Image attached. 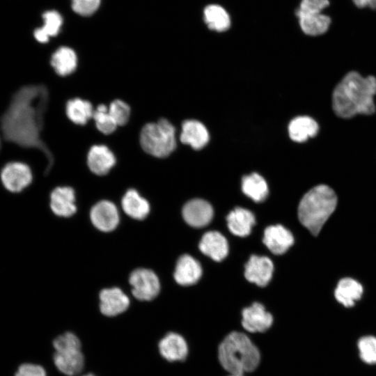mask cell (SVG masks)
Instances as JSON below:
<instances>
[{"instance_id":"10","label":"cell","mask_w":376,"mask_h":376,"mask_svg":"<svg viewBox=\"0 0 376 376\" xmlns=\"http://www.w3.org/2000/svg\"><path fill=\"white\" fill-rule=\"evenodd\" d=\"M86 162L92 173L97 175H104L115 166L116 158L107 146L94 144L87 152Z\"/></svg>"},{"instance_id":"33","label":"cell","mask_w":376,"mask_h":376,"mask_svg":"<svg viewBox=\"0 0 376 376\" xmlns=\"http://www.w3.org/2000/svg\"><path fill=\"white\" fill-rule=\"evenodd\" d=\"M361 359L366 363H376V338L367 336L361 338L358 342Z\"/></svg>"},{"instance_id":"9","label":"cell","mask_w":376,"mask_h":376,"mask_svg":"<svg viewBox=\"0 0 376 376\" xmlns=\"http://www.w3.org/2000/svg\"><path fill=\"white\" fill-rule=\"evenodd\" d=\"M130 283L132 294L141 301H150L158 295L160 289L159 279L151 270L140 268L132 272Z\"/></svg>"},{"instance_id":"22","label":"cell","mask_w":376,"mask_h":376,"mask_svg":"<svg viewBox=\"0 0 376 376\" xmlns=\"http://www.w3.org/2000/svg\"><path fill=\"white\" fill-rule=\"evenodd\" d=\"M201 252L215 261L224 259L228 253L226 238L219 232L210 231L204 234L199 243Z\"/></svg>"},{"instance_id":"6","label":"cell","mask_w":376,"mask_h":376,"mask_svg":"<svg viewBox=\"0 0 376 376\" xmlns=\"http://www.w3.org/2000/svg\"><path fill=\"white\" fill-rule=\"evenodd\" d=\"M55 349L54 362L62 373L72 376L79 373L84 365L81 342L72 332H65L53 342Z\"/></svg>"},{"instance_id":"31","label":"cell","mask_w":376,"mask_h":376,"mask_svg":"<svg viewBox=\"0 0 376 376\" xmlns=\"http://www.w3.org/2000/svg\"><path fill=\"white\" fill-rule=\"evenodd\" d=\"M92 118L97 131L104 135L113 134L118 127L105 104H99L96 107Z\"/></svg>"},{"instance_id":"1","label":"cell","mask_w":376,"mask_h":376,"mask_svg":"<svg viewBox=\"0 0 376 376\" xmlns=\"http://www.w3.org/2000/svg\"><path fill=\"white\" fill-rule=\"evenodd\" d=\"M48 98L47 88L44 85L23 86L14 93L0 118L4 139L22 148L42 152L48 161L47 173L53 163V156L42 140L41 133Z\"/></svg>"},{"instance_id":"15","label":"cell","mask_w":376,"mask_h":376,"mask_svg":"<svg viewBox=\"0 0 376 376\" xmlns=\"http://www.w3.org/2000/svg\"><path fill=\"white\" fill-rule=\"evenodd\" d=\"M100 311L109 317L123 313L130 305L128 297L118 288L102 290L100 294Z\"/></svg>"},{"instance_id":"4","label":"cell","mask_w":376,"mask_h":376,"mask_svg":"<svg viewBox=\"0 0 376 376\" xmlns=\"http://www.w3.org/2000/svg\"><path fill=\"white\" fill-rule=\"evenodd\" d=\"M219 359L223 368L231 375H242L257 368L260 352L246 335L233 331L221 343Z\"/></svg>"},{"instance_id":"2","label":"cell","mask_w":376,"mask_h":376,"mask_svg":"<svg viewBox=\"0 0 376 376\" xmlns=\"http://www.w3.org/2000/svg\"><path fill=\"white\" fill-rule=\"evenodd\" d=\"M375 95L376 78L374 76L363 77L357 72H350L333 91V110L343 118L357 114H373L375 111Z\"/></svg>"},{"instance_id":"25","label":"cell","mask_w":376,"mask_h":376,"mask_svg":"<svg viewBox=\"0 0 376 376\" xmlns=\"http://www.w3.org/2000/svg\"><path fill=\"white\" fill-rule=\"evenodd\" d=\"M363 290L361 284L352 278L339 281L334 291L336 299L345 307L353 306L360 299Z\"/></svg>"},{"instance_id":"30","label":"cell","mask_w":376,"mask_h":376,"mask_svg":"<svg viewBox=\"0 0 376 376\" xmlns=\"http://www.w3.org/2000/svg\"><path fill=\"white\" fill-rule=\"evenodd\" d=\"M204 21L210 29L218 32L227 31L230 26L228 13L219 5L212 4L205 7Z\"/></svg>"},{"instance_id":"12","label":"cell","mask_w":376,"mask_h":376,"mask_svg":"<svg viewBox=\"0 0 376 376\" xmlns=\"http://www.w3.org/2000/svg\"><path fill=\"white\" fill-rule=\"evenodd\" d=\"M272 315L260 303H253L242 311V324L249 332H264L272 326Z\"/></svg>"},{"instance_id":"11","label":"cell","mask_w":376,"mask_h":376,"mask_svg":"<svg viewBox=\"0 0 376 376\" xmlns=\"http://www.w3.org/2000/svg\"><path fill=\"white\" fill-rule=\"evenodd\" d=\"M90 217L93 224L104 232L114 230L119 222L117 207L109 201H102L96 203L91 210Z\"/></svg>"},{"instance_id":"20","label":"cell","mask_w":376,"mask_h":376,"mask_svg":"<svg viewBox=\"0 0 376 376\" xmlns=\"http://www.w3.org/2000/svg\"><path fill=\"white\" fill-rule=\"evenodd\" d=\"M202 275L200 263L189 255H183L178 260L174 279L182 285H190L196 283Z\"/></svg>"},{"instance_id":"24","label":"cell","mask_w":376,"mask_h":376,"mask_svg":"<svg viewBox=\"0 0 376 376\" xmlns=\"http://www.w3.org/2000/svg\"><path fill=\"white\" fill-rule=\"evenodd\" d=\"M226 219L230 231L240 237L249 235L255 224L254 214L242 207H236L231 211Z\"/></svg>"},{"instance_id":"29","label":"cell","mask_w":376,"mask_h":376,"mask_svg":"<svg viewBox=\"0 0 376 376\" xmlns=\"http://www.w3.org/2000/svg\"><path fill=\"white\" fill-rule=\"evenodd\" d=\"M242 189L244 194L256 203L263 201L269 193L265 180L256 173L243 177Z\"/></svg>"},{"instance_id":"18","label":"cell","mask_w":376,"mask_h":376,"mask_svg":"<svg viewBox=\"0 0 376 376\" xmlns=\"http://www.w3.org/2000/svg\"><path fill=\"white\" fill-rule=\"evenodd\" d=\"M210 135L205 126L196 120H186L182 124L180 141L194 150H200L208 143Z\"/></svg>"},{"instance_id":"7","label":"cell","mask_w":376,"mask_h":376,"mask_svg":"<svg viewBox=\"0 0 376 376\" xmlns=\"http://www.w3.org/2000/svg\"><path fill=\"white\" fill-rule=\"evenodd\" d=\"M329 6V0H301L296 15L304 33L315 36L328 30L331 19L322 11Z\"/></svg>"},{"instance_id":"3","label":"cell","mask_w":376,"mask_h":376,"mask_svg":"<svg viewBox=\"0 0 376 376\" xmlns=\"http://www.w3.org/2000/svg\"><path fill=\"white\" fill-rule=\"evenodd\" d=\"M337 196L326 185H319L305 194L298 207L301 224L316 236L336 209Z\"/></svg>"},{"instance_id":"8","label":"cell","mask_w":376,"mask_h":376,"mask_svg":"<svg viewBox=\"0 0 376 376\" xmlns=\"http://www.w3.org/2000/svg\"><path fill=\"white\" fill-rule=\"evenodd\" d=\"M0 179L8 191L19 193L31 183L33 175L27 164L20 162H11L1 169Z\"/></svg>"},{"instance_id":"23","label":"cell","mask_w":376,"mask_h":376,"mask_svg":"<svg viewBox=\"0 0 376 376\" xmlns=\"http://www.w3.org/2000/svg\"><path fill=\"white\" fill-rule=\"evenodd\" d=\"M65 112L67 118L77 125H85L93 118L94 108L87 100L74 97L66 102Z\"/></svg>"},{"instance_id":"16","label":"cell","mask_w":376,"mask_h":376,"mask_svg":"<svg viewBox=\"0 0 376 376\" xmlns=\"http://www.w3.org/2000/svg\"><path fill=\"white\" fill-rule=\"evenodd\" d=\"M263 241L274 254L281 255L293 244L294 237L290 231L283 226L274 225L265 230Z\"/></svg>"},{"instance_id":"35","label":"cell","mask_w":376,"mask_h":376,"mask_svg":"<svg viewBox=\"0 0 376 376\" xmlns=\"http://www.w3.org/2000/svg\"><path fill=\"white\" fill-rule=\"evenodd\" d=\"M15 376H47V374L45 370L41 366L25 363L18 367Z\"/></svg>"},{"instance_id":"19","label":"cell","mask_w":376,"mask_h":376,"mask_svg":"<svg viewBox=\"0 0 376 376\" xmlns=\"http://www.w3.org/2000/svg\"><path fill=\"white\" fill-rule=\"evenodd\" d=\"M49 63L56 74L64 77L75 72L78 66V57L73 49L62 46L54 52Z\"/></svg>"},{"instance_id":"5","label":"cell","mask_w":376,"mask_h":376,"mask_svg":"<svg viewBox=\"0 0 376 376\" xmlns=\"http://www.w3.org/2000/svg\"><path fill=\"white\" fill-rule=\"evenodd\" d=\"M139 143L148 155L157 158L166 157L176 148L175 128L164 118L147 123L140 130Z\"/></svg>"},{"instance_id":"39","label":"cell","mask_w":376,"mask_h":376,"mask_svg":"<svg viewBox=\"0 0 376 376\" xmlns=\"http://www.w3.org/2000/svg\"><path fill=\"white\" fill-rule=\"evenodd\" d=\"M0 148H1V139H0Z\"/></svg>"},{"instance_id":"28","label":"cell","mask_w":376,"mask_h":376,"mask_svg":"<svg viewBox=\"0 0 376 376\" xmlns=\"http://www.w3.org/2000/svg\"><path fill=\"white\" fill-rule=\"evenodd\" d=\"M43 26L33 32L35 39L40 43H46L51 37L58 34L63 24V17L56 10H48L42 14Z\"/></svg>"},{"instance_id":"21","label":"cell","mask_w":376,"mask_h":376,"mask_svg":"<svg viewBox=\"0 0 376 376\" xmlns=\"http://www.w3.org/2000/svg\"><path fill=\"white\" fill-rule=\"evenodd\" d=\"M159 350L161 355L169 361H182L188 353L185 340L173 332L169 333L159 341Z\"/></svg>"},{"instance_id":"38","label":"cell","mask_w":376,"mask_h":376,"mask_svg":"<svg viewBox=\"0 0 376 376\" xmlns=\"http://www.w3.org/2000/svg\"><path fill=\"white\" fill-rule=\"evenodd\" d=\"M230 376H242V375H231Z\"/></svg>"},{"instance_id":"26","label":"cell","mask_w":376,"mask_h":376,"mask_svg":"<svg viewBox=\"0 0 376 376\" xmlns=\"http://www.w3.org/2000/svg\"><path fill=\"white\" fill-rule=\"evenodd\" d=\"M319 130L318 123L307 116H300L293 118L288 125L290 138L296 142H304L308 138L315 136Z\"/></svg>"},{"instance_id":"17","label":"cell","mask_w":376,"mask_h":376,"mask_svg":"<svg viewBox=\"0 0 376 376\" xmlns=\"http://www.w3.org/2000/svg\"><path fill=\"white\" fill-rule=\"evenodd\" d=\"M50 207L59 216L68 217L77 210L75 191L70 187H58L50 194Z\"/></svg>"},{"instance_id":"14","label":"cell","mask_w":376,"mask_h":376,"mask_svg":"<svg viewBox=\"0 0 376 376\" xmlns=\"http://www.w3.org/2000/svg\"><path fill=\"white\" fill-rule=\"evenodd\" d=\"M185 221L191 226L201 228L207 225L213 217L211 205L203 199H193L187 202L182 209Z\"/></svg>"},{"instance_id":"37","label":"cell","mask_w":376,"mask_h":376,"mask_svg":"<svg viewBox=\"0 0 376 376\" xmlns=\"http://www.w3.org/2000/svg\"><path fill=\"white\" fill-rule=\"evenodd\" d=\"M83 376H95L93 374H87V375H83Z\"/></svg>"},{"instance_id":"36","label":"cell","mask_w":376,"mask_h":376,"mask_svg":"<svg viewBox=\"0 0 376 376\" xmlns=\"http://www.w3.org/2000/svg\"><path fill=\"white\" fill-rule=\"evenodd\" d=\"M354 3L359 8L368 7L376 9V0H352Z\"/></svg>"},{"instance_id":"27","label":"cell","mask_w":376,"mask_h":376,"mask_svg":"<svg viewBox=\"0 0 376 376\" xmlns=\"http://www.w3.org/2000/svg\"><path fill=\"white\" fill-rule=\"evenodd\" d=\"M124 212L133 219L142 220L150 211L148 202L141 197L135 189H129L122 199Z\"/></svg>"},{"instance_id":"32","label":"cell","mask_w":376,"mask_h":376,"mask_svg":"<svg viewBox=\"0 0 376 376\" xmlns=\"http://www.w3.org/2000/svg\"><path fill=\"white\" fill-rule=\"evenodd\" d=\"M108 109L118 126H125L130 121L132 109L125 101L114 99L110 102Z\"/></svg>"},{"instance_id":"34","label":"cell","mask_w":376,"mask_h":376,"mask_svg":"<svg viewBox=\"0 0 376 376\" xmlns=\"http://www.w3.org/2000/svg\"><path fill=\"white\" fill-rule=\"evenodd\" d=\"M101 0H72V10L79 15L89 16L99 8Z\"/></svg>"},{"instance_id":"13","label":"cell","mask_w":376,"mask_h":376,"mask_svg":"<svg viewBox=\"0 0 376 376\" xmlns=\"http://www.w3.org/2000/svg\"><path fill=\"white\" fill-rule=\"evenodd\" d=\"M273 270V263L269 258L253 255L245 265L244 276L249 281L264 287L271 280Z\"/></svg>"}]
</instances>
